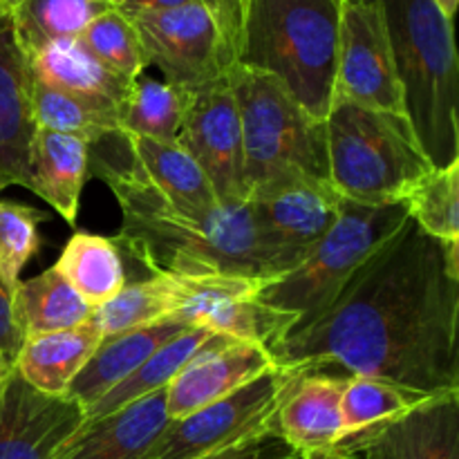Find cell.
I'll return each instance as SVG.
<instances>
[{
    "instance_id": "7c38bea8",
    "label": "cell",
    "mask_w": 459,
    "mask_h": 459,
    "mask_svg": "<svg viewBox=\"0 0 459 459\" xmlns=\"http://www.w3.org/2000/svg\"><path fill=\"white\" fill-rule=\"evenodd\" d=\"M178 143L200 166L220 204H245V142L229 76L191 92Z\"/></svg>"
},
{
    "instance_id": "d590c367",
    "label": "cell",
    "mask_w": 459,
    "mask_h": 459,
    "mask_svg": "<svg viewBox=\"0 0 459 459\" xmlns=\"http://www.w3.org/2000/svg\"><path fill=\"white\" fill-rule=\"evenodd\" d=\"M215 21L231 67L238 65L242 45V25H245L247 0H200Z\"/></svg>"
},
{
    "instance_id": "4316f807",
    "label": "cell",
    "mask_w": 459,
    "mask_h": 459,
    "mask_svg": "<svg viewBox=\"0 0 459 459\" xmlns=\"http://www.w3.org/2000/svg\"><path fill=\"white\" fill-rule=\"evenodd\" d=\"M13 312L25 339L72 330L92 318L94 307L76 294L74 287L48 267L30 281L13 285Z\"/></svg>"
},
{
    "instance_id": "1f68e13d",
    "label": "cell",
    "mask_w": 459,
    "mask_h": 459,
    "mask_svg": "<svg viewBox=\"0 0 459 459\" xmlns=\"http://www.w3.org/2000/svg\"><path fill=\"white\" fill-rule=\"evenodd\" d=\"M175 285L170 276H151L139 282H126L119 294L101 307H94L90 321L101 336L137 330L152 323L173 321Z\"/></svg>"
},
{
    "instance_id": "ab89813d",
    "label": "cell",
    "mask_w": 459,
    "mask_h": 459,
    "mask_svg": "<svg viewBox=\"0 0 459 459\" xmlns=\"http://www.w3.org/2000/svg\"><path fill=\"white\" fill-rule=\"evenodd\" d=\"M435 3L439 4V9H442V12L446 13V16L451 18V21H453V18H455L457 3H459V0H435Z\"/></svg>"
},
{
    "instance_id": "e0dca14e",
    "label": "cell",
    "mask_w": 459,
    "mask_h": 459,
    "mask_svg": "<svg viewBox=\"0 0 459 459\" xmlns=\"http://www.w3.org/2000/svg\"><path fill=\"white\" fill-rule=\"evenodd\" d=\"M36 134L31 74L13 36L9 13L0 16V188H30V151Z\"/></svg>"
},
{
    "instance_id": "f546056e",
    "label": "cell",
    "mask_w": 459,
    "mask_h": 459,
    "mask_svg": "<svg viewBox=\"0 0 459 459\" xmlns=\"http://www.w3.org/2000/svg\"><path fill=\"white\" fill-rule=\"evenodd\" d=\"M31 112L36 128L70 134L88 146L117 134V108L52 90L31 79Z\"/></svg>"
},
{
    "instance_id": "bcb514c9",
    "label": "cell",
    "mask_w": 459,
    "mask_h": 459,
    "mask_svg": "<svg viewBox=\"0 0 459 459\" xmlns=\"http://www.w3.org/2000/svg\"><path fill=\"white\" fill-rule=\"evenodd\" d=\"M0 191H3V188H0Z\"/></svg>"
},
{
    "instance_id": "74e56055",
    "label": "cell",
    "mask_w": 459,
    "mask_h": 459,
    "mask_svg": "<svg viewBox=\"0 0 459 459\" xmlns=\"http://www.w3.org/2000/svg\"><path fill=\"white\" fill-rule=\"evenodd\" d=\"M22 341L25 336H22L16 312H13V287H9L0 278V354L9 363H13L22 348Z\"/></svg>"
},
{
    "instance_id": "9c48e42d",
    "label": "cell",
    "mask_w": 459,
    "mask_h": 459,
    "mask_svg": "<svg viewBox=\"0 0 459 459\" xmlns=\"http://www.w3.org/2000/svg\"><path fill=\"white\" fill-rule=\"evenodd\" d=\"M173 278V321L233 341L258 343L272 352L296 325L294 314L278 312L260 300L264 282L242 276Z\"/></svg>"
},
{
    "instance_id": "f35d334b",
    "label": "cell",
    "mask_w": 459,
    "mask_h": 459,
    "mask_svg": "<svg viewBox=\"0 0 459 459\" xmlns=\"http://www.w3.org/2000/svg\"><path fill=\"white\" fill-rule=\"evenodd\" d=\"M191 3H197V0H126L119 12L124 16H133V13L139 12H161V9H175Z\"/></svg>"
},
{
    "instance_id": "44dd1931",
    "label": "cell",
    "mask_w": 459,
    "mask_h": 459,
    "mask_svg": "<svg viewBox=\"0 0 459 459\" xmlns=\"http://www.w3.org/2000/svg\"><path fill=\"white\" fill-rule=\"evenodd\" d=\"M121 137L143 178L170 206L197 218L213 215L222 206L200 166L178 142H155L130 134Z\"/></svg>"
},
{
    "instance_id": "b9f144b4",
    "label": "cell",
    "mask_w": 459,
    "mask_h": 459,
    "mask_svg": "<svg viewBox=\"0 0 459 459\" xmlns=\"http://www.w3.org/2000/svg\"><path fill=\"white\" fill-rule=\"evenodd\" d=\"M99 4H103L106 9H121L126 4V0H97Z\"/></svg>"
},
{
    "instance_id": "5bb4252c",
    "label": "cell",
    "mask_w": 459,
    "mask_h": 459,
    "mask_svg": "<svg viewBox=\"0 0 459 459\" xmlns=\"http://www.w3.org/2000/svg\"><path fill=\"white\" fill-rule=\"evenodd\" d=\"M85 424V411L27 384L12 368L0 390V459H58Z\"/></svg>"
},
{
    "instance_id": "603a6c76",
    "label": "cell",
    "mask_w": 459,
    "mask_h": 459,
    "mask_svg": "<svg viewBox=\"0 0 459 459\" xmlns=\"http://www.w3.org/2000/svg\"><path fill=\"white\" fill-rule=\"evenodd\" d=\"M27 65L36 83L115 108H119L130 85L99 63L79 39L52 40L43 45L27 56Z\"/></svg>"
},
{
    "instance_id": "836d02e7",
    "label": "cell",
    "mask_w": 459,
    "mask_h": 459,
    "mask_svg": "<svg viewBox=\"0 0 459 459\" xmlns=\"http://www.w3.org/2000/svg\"><path fill=\"white\" fill-rule=\"evenodd\" d=\"M79 40L99 63L128 83L148 70L137 30L119 9H106L92 18L90 25L81 31Z\"/></svg>"
},
{
    "instance_id": "8992f818",
    "label": "cell",
    "mask_w": 459,
    "mask_h": 459,
    "mask_svg": "<svg viewBox=\"0 0 459 459\" xmlns=\"http://www.w3.org/2000/svg\"><path fill=\"white\" fill-rule=\"evenodd\" d=\"M229 85L240 112L247 200L287 179L330 182L325 121L309 115L263 72L236 65Z\"/></svg>"
},
{
    "instance_id": "30bf717a",
    "label": "cell",
    "mask_w": 459,
    "mask_h": 459,
    "mask_svg": "<svg viewBox=\"0 0 459 459\" xmlns=\"http://www.w3.org/2000/svg\"><path fill=\"white\" fill-rule=\"evenodd\" d=\"M128 18L142 40L148 67L155 65L166 83L197 92L224 81L233 70L218 25L200 0Z\"/></svg>"
},
{
    "instance_id": "ffe728a7",
    "label": "cell",
    "mask_w": 459,
    "mask_h": 459,
    "mask_svg": "<svg viewBox=\"0 0 459 459\" xmlns=\"http://www.w3.org/2000/svg\"><path fill=\"white\" fill-rule=\"evenodd\" d=\"M191 330L179 321H161L137 330L119 332V334L103 336L97 350L88 359L76 379L72 381L67 397L74 399L83 411L99 402L103 394L128 379L155 350L173 341L182 332Z\"/></svg>"
},
{
    "instance_id": "ac0fdd59",
    "label": "cell",
    "mask_w": 459,
    "mask_h": 459,
    "mask_svg": "<svg viewBox=\"0 0 459 459\" xmlns=\"http://www.w3.org/2000/svg\"><path fill=\"white\" fill-rule=\"evenodd\" d=\"M366 459H459V393L426 399L361 444Z\"/></svg>"
},
{
    "instance_id": "484cf974",
    "label": "cell",
    "mask_w": 459,
    "mask_h": 459,
    "mask_svg": "<svg viewBox=\"0 0 459 459\" xmlns=\"http://www.w3.org/2000/svg\"><path fill=\"white\" fill-rule=\"evenodd\" d=\"M430 397L435 394L417 393V390L375 379V377L348 375L343 397H341L343 442L339 451L343 455L359 457L361 444L368 435L399 420Z\"/></svg>"
},
{
    "instance_id": "8d00e7d4",
    "label": "cell",
    "mask_w": 459,
    "mask_h": 459,
    "mask_svg": "<svg viewBox=\"0 0 459 459\" xmlns=\"http://www.w3.org/2000/svg\"><path fill=\"white\" fill-rule=\"evenodd\" d=\"M202 459H300L278 437L276 433L260 435V437L247 439V442L236 444V446L222 448V451L206 455Z\"/></svg>"
},
{
    "instance_id": "f6af8a7d",
    "label": "cell",
    "mask_w": 459,
    "mask_h": 459,
    "mask_svg": "<svg viewBox=\"0 0 459 459\" xmlns=\"http://www.w3.org/2000/svg\"><path fill=\"white\" fill-rule=\"evenodd\" d=\"M327 459H357V457H327Z\"/></svg>"
},
{
    "instance_id": "ba28073f",
    "label": "cell",
    "mask_w": 459,
    "mask_h": 459,
    "mask_svg": "<svg viewBox=\"0 0 459 459\" xmlns=\"http://www.w3.org/2000/svg\"><path fill=\"white\" fill-rule=\"evenodd\" d=\"M303 366H276L231 397L170 420L142 459H202L273 433L278 406Z\"/></svg>"
},
{
    "instance_id": "ee69618b",
    "label": "cell",
    "mask_w": 459,
    "mask_h": 459,
    "mask_svg": "<svg viewBox=\"0 0 459 459\" xmlns=\"http://www.w3.org/2000/svg\"><path fill=\"white\" fill-rule=\"evenodd\" d=\"M3 13H7V12H4V0H0V16H3Z\"/></svg>"
},
{
    "instance_id": "f1b7e54d",
    "label": "cell",
    "mask_w": 459,
    "mask_h": 459,
    "mask_svg": "<svg viewBox=\"0 0 459 459\" xmlns=\"http://www.w3.org/2000/svg\"><path fill=\"white\" fill-rule=\"evenodd\" d=\"M54 267L92 307H101L128 282L115 240L88 231H76L65 242Z\"/></svg>"
},
{
    "instance_id": "4fadbf2b",
    "label": "cell",
    "mask_w": 459,
    "mask_h": 459,
    "mask_svg": "<svg viewBox=\"0 0 459 459\" xmlns=\"http://www.w3.org/2000/svg\"><path fill=\"white\" fill-rule=\"evenodd\" d=\"M341 200L330 182L287 179L251 193L247 204L260 242L291 272L330 231Z\"/></svg>"
},
{
    "instance_id": "277c9868",
    "label": "cell",
    "mask_w": 459,
    "mask_h": 459,
    "mask_svg": "<svg viewBox=\"0 0 459 459\" xmlns=\"http://www.w3.org/2000/svg\"><path fill=\"white\" fill-rule=\"evenodd\" d=\"M343 0H247L238 65L263 72L316 119L334 101Z\"/></svg>"
},
{
    "instance_id": "d6986e66",
    "label": "cell",
    "mask_w": 459,
    "mask_h": 459,
    "mask_svg": "<svg viewBox=\"0 0 459 459\" xmlns=\"http://www.w3.org/2000/svg\"><path fill=\"white\" fill-rule=\"evenodd\" d=\"M169 421L161 390L112 415L85 421L58 459H142Z\"/></svg>"
},
{
    "instance_id": "5b68a950",
    "label": "cell",
    "mask_w": 459,
    "mask_h": 459,
    "mask_svg": "<svg viewBox=\"0 0 459 459\" xmlns=\"http://www.w3.org/2000/svg\"><path fill=\"white\" fill-rule=\"evenodd\" d=\"M330 184L343 200L394 204L435 169L411 121L334 99L325 117Z\"/></svg>"
},
{
    "instance_id": "2e32d148",
    "label": "cell",
    "mask_w": 459,
    "mask_h": 459,
    "mask_svg": "<svg viewBox=\"0 0 459 459\" xmlns=\"http://www.w3.org/2000/svg\"><path fill=\"white\" fill-rule=\"evenodd\" d=\"M278 363L267 348L227 339L193 359L166 388V411L179 420L200 408L231 397Z\"/></svg>"
},
{
    "instance_id": "3957f363",
    "label": "cell",
    "mask_w": 459,
    "mask_h": 459,
    "mask_svg": "<svg viewBox=\"0 0 459 459\" xmlns=\"http://www.w3.org/2000/svg\"><path fill=\"white\" fill-rule=\"evenodd\" d=\"M384 12L403 110L435 169L459 161V83L453 21L435 0H377Z\"/></svg>"
},
{
    "instance_id": "6da1fadb",
    "label": "cell",
    "mask_w": 459,
    "mask_h": 459,
    "mask_svg": "<svg viewBox=\"0 0 459 459\" xmlns=\"http://www.w3.org/2000/svg\"><path fill=\"white\" fill-rule=\"evenodd\" d=\"M459 242L412 220L318 318L272 350L278 366H339L424 394L459 393Z\"/></svg>"
},
{
    "instance_id": "9a60e30c",
    "label": "cell",
    "mask_w": 459,
    "mask_h": 459,
    "mask_svg": "<svg viewBox=\"0 0 459 459\" xmlns=\"http://www.w3.org/2000/svg\"><path fill=\"white\" fill-rule=\"evenodd\" d=\"M345 377L325 375L323 368H305L278 406L273 433L300 459L352 457L339 451L343 442L341 397Z\"/></svg>"
},
{
    "instance_id": "60d3db41",
    "label": "cell",
    "mask_w": 459,
    "mask_h": 459,
    "mask_svg": "<svg viewBox=\"0 0 459 459\" xmlns=\"http://www.w3.org/2000/svg\"><path fill=\"white\" fill-rule=\"evenodd\" d=\"M12 368H13V363H9L7 359H4L3 354H0V390H3V385H4V381H7V377H9V372H12Z\"/></svg>"
},
{
    "instance_id": "d6a6232c",
    "label": "cell",
    "mask_w": 459,
    "mask_h": 459,
    "mask_svg": "<svg viewBox=\"0 0 459 459\" xmlns=\"http://www.w3.org/2000/svg\"><path fill=\"white\" fill-rule=\"evenodd\" d=\"M408 218L426 236L459 242V161L433 169L403 200Z\"/></svg>"
},
{
    "instance_id": "83f0119b",
    "label": "cell",
    "mask_w": 459,
    "mask_h": 459,
    "mask_svg": "<svg viewBox=\"0 0 459 459\" xmlns=\"http://www.w3.org/2000/svg\"><path fill=\"white\" fill-rule=\"evenodd\" d=\"M191 92L164 79L139 74L117 108V133L155 142H178Z\"/></svg>"
},
{
    "instance_id": "52a82bcc",
    "label": "cell",
    "mask_w": 459,
    "mask_h": 459,
    "mask_svg": "<svg viewBox=\"0 0 459 459\" xmlns=\"http://www.w3.org/2000/svg\"><path fill=\"white\" fill-rule=\"evenodd\" d=\"M408 220L403 202L359 204L341 200L330 231L314 245L299 267L264 282L260 300L278 312L294 314L299 325L314 321L339 299L359 269L402 231Z\"/></svg>"
},
{
    "instance_id": "7a4b0ae2",
    "label": "cell",
    "mask_w": 459,
    "mask_h": 459,
    "mask_svg": "<svg viewBox=\"0 0 459 459\" xmlns=\"http://www.w3.org/2000/svg\"><path fill=\"white\" fill-rule=\"evenodd\" d=\"M90 170L108 184L121 209V227L112 240L151 276L276 281L290 273L260 242L247 202L197 218L170 206L148 184L130 152L126 161L106 152L90 155Z\"/></svg>"
},
{
    "instance_id": "7dc6e473",
    "label": "cell",
    "mask_w": 459,
    "mask_h": 459,
    "mask_svg": "<svg viewBox=\"0 0 459 459\" xmlns=\"http://www.w3.org/2000/svg\"><path fill=\"white\" fill-rule=\"evenodd\" d=\"M0 193H3V191H0Z\"/></svg>"
},
{
    "instance_id": "7bdbcfd3",
    "label": "cell",
    "mask_w": 459,
    "mask_h": 459,
    "mask_svg": "<svg viewBox=\"0 0 459 459\" xmlns=\"http://www.w3.org/2000/svg\"><path fill=\"white\" fill-rule=\"evenodd\" d=\"M21 3H25V0H4V12H12V9L18 7Z\"/></svg>"
},
{
    "instance_id": "8fae6325",
    "label": "cell",
    "mask_w": 459,
    "mask_h": 459,
    "mask_svg": "<svg viewBox=\"0 0 459 459\" xmlns=\"http://www.w3.org/2000/svg\"><path fill=\"white\" fill-rule=\"evenodd\" d=\"M334 99L406 117L384 12L377 0H343Z\"/></svg>"
},
{
    "instance_id": "7402d4cb",
    "label": "cell",
    "mask_w": 459,
    "mask_h": 459,
    "mask_svg": "<svg viewBox=\"0 0 459 459\" xmlns=\"http://www.w3.org/2000/svg\"><path fill=\"white\" fill-rule=\"evenodd\" d=\"M88 175V143L70 134L36 128L30 151V191L48 202L67 224L76 222Z\"/></svg>"
},
{
    "instance_id": "4dcf8cb0",
    "label": "cell",
    "mask_w": 459,
    "mask_h": 459,
    "mask_svg": "<svg viewBox=\"0 0 459 459\" xmlns=\"http://www.w3.org/2000/svg\"><path fill=\"white\" fill-rule=\"evenodd\" d=\"M101 12L106 7L97 0H25L7 13L22 54L30 56L52 40L79 39Z\"/></svg>"
},
{
    "instance_id": "cb8c5ba5",
    "label": "cell",
    "mask_w": 459,
    "mask_h": 459,
    "mask_svg": "<svg viewBox=\"0 0 459 459\" xmlns=\"http://www.w3.org/2000/svg\"><path fill=\"white\" fill-rule=\"evenodd\" d=\"M92 321L52 334L30 336L13 361V370L36 390L63 397L101 341Z\"/></svg>"
},
{
    "instance_id": "d4e9b609",
    "label": "cell",
    "mask_w": 459,
    "mask_h": 459,
    "mask_svg": "<svg viewBox=\"0 0 459 459\" xmlns=\"http://www.w3.org/2000/svg\"><path fill=\"white\" fill-rule=\"evenodd\" d=\"M222 341H227V336L213 334V332L200 330V327H191V330L182 332L173 341H169L160 350H155L128 379L121 381L117 388L103 394L94 406H90L85 411V421L112 415V412L121 411V408L130 406V403L139 402V399H146L151 394L161 393V390H166L173 384L175 377L193 359L200 357L204 350L222 343Z\"/></svg>"
},
{
    "instance_id": "e575fe53",
    "label": "cell",
    "mask_w": 459,
    "mask_h": 459,
    "mask_svg": "<svg viewBox=\"0 0 459 459\" xmlns=\"http://www.w3.org/2000/svg\"><path fill=\"white\" fill-rule=\"evenodd\" d=\"M45 220L48 215L34 206L0 200V278L9 287L21 281L22 267L39 254V227Z\"/></svg>"
}]
</instances>
